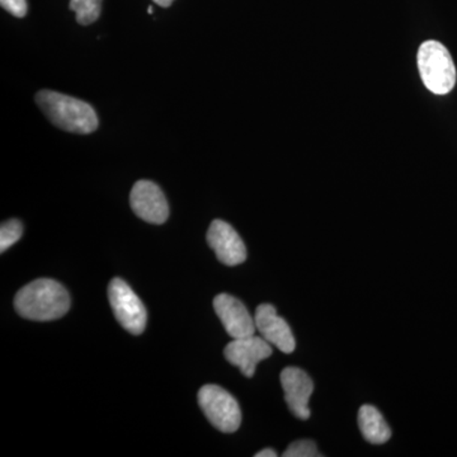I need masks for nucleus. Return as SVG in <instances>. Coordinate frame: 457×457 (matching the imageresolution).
I'll use <instances>...</instances> for the list:
<instances>
[{
    "label": "nucleus",
    "mask_w": 457,
    "mask_h": 457,
    "mask_svg": "<svg viewBox=\"0 0 457 457\" xmlns=\"http://www.w3.org/2000/svg\"><path fill=\"white\" fill-rule=\"evenodd\" d=\"M14 308L21 317L29 320H55L64 317L71 309V296L59 282L38 278L18 291Z\"/></svg>",
    "instance_id": "obj_1"
},
{
    "label": "nucleus",
    "mask_w": 457,
    "mask_h": 457,
    "mask_svg": "<svg viewBox=\"0 0 457 457\" xmlns=\"http://www.w3.org/2000/svg\"><path fill=\"white\" fill-rule=\"evenodd\" d=\"M35 99L50 122L62 130L86 135L98 129L97 113L87 102L54 90H41Z\"/></svg>",
    "instance_id": "obj_2"
},
{
    "label": "nucleus",
    "mask_w": 457,
    "mask_h": 457,
    "mask_svg": "<svg viewBox=\"0 0 457 457\" xmlns=\"http://www.w3.org/2000/svg\"><path fill=\"white\" fill-rule=\"evenodd\" d=\"M418 69L426 88L438 96L447 95L456 84V68L449 50L438 41L420 45Z\"/></svg>",
    "instance_id": "obj_3"
},
{
    "label": "nucleus",
    "mask_w": 457,
    "mask_h": 457,
    "mask_svg": "<svg viewBox=\"0 0 457 457\" xmlns=\"http://www.w3.org/2000/svg\"><path fill=\"white\" fill-rule=\"evenodd\" d=\"M198 404L212 425L224 433H233L242 425V411L237 399L218 385H204L198 392Z\"/></svg>",
    "instance_id": "obj_4"
},
{
    "label": "nucleus",
    "mask_w": 457,
    "mask_h": 457,
    "mask_svg": "<svg viewBox=\"0 0 457 457\" xmlns=\"http://www.w3.org/2000/svg\"><path fill=\"white\" fill-rule=\"evenodd\" d=\"M108 297L119 323L132 335H141L146 327V309L130 286L121 278H113L108 286Z\"/></svg>",
    "instance_id": "obj_5"
},
{
    "label": "nucleus",
    "mask_w": 457,
    "mask_h": 457,
    "mask_svg": "<svg viewBox=\"0 0 457 457\" xmlns=\"http://www.w3.org/2000/svg\"><path fill=\"white\" fill-rule=\"evenodd\" d=\"M130 204L132 212L141 220L161 225L168 220L170 206L163 191L152 180H139L131 189Z\"/></svg>",
    "instance_id": "obj_6"
},
{
    "label": "nucleus",
    "mask_w": 457,
    "mask_h": 457,
    "mask_svg": "<svg viewBox=\"0 0 457 457\" xmlns=\"http://www.w3.org/2000/svg\"><path fill=\"white\" fill-rule=\"evenodd\" d=\"M207 245L225 266H237L246 260V248L236 228L222 220H213L207 231Z\"/></svg>",
    "instance_id": "obj_7"
},
{
    "label": "nucleus",
    "mask_w": 457,
    "mask_h": 457,
    "mask_svg": "<svg viewBox=\"0 0 457 457\" xmlns=\"http://www.w3.org/2000/svg\"><path fill=\"white\" fill-rule=\"evenodd\" d=\"M225 359L240 369L246 378H252L255 372V366L261 361L269 359L272 354L270 343L263 337L249 336L245 338L234 339L228 343L224 351Z\"/></svg>",
    "instance_id": "obj_8"
},
{
    "label": "nucleus",
    "mask_w": 457,
    "mask_h": 457,
    "mask_svg": "<svg viewBox=\"0 0 457 457\" xmlns=\"http://www.w3.org/2000/svg\"><path fill=\"white\" fill-rule=\"evenodd\" d=\"M213 309L222 326L233 339L253 336L257 327L245 303L228 294H220L213 300Z\"/></svg>",
    "instance_id": "obj_9"
},
{
    "label": "nucleus",
    "mask_w": 457,
    "mask_h": 457,
    "mask_svg": "<svg viewBox=\"0 0 457 457\" xmlns=\"http://www.w3.org/2000/svg\"><path fill=\"white\" fill-rule=\"evenodd\" d=\"M281 385L284 387L285 400L291 413L299 420L311 418L309 400L314 390L311 376L302 369L286 368L281 372Z\"/></svg>",
    "instance_id": "obj_10"
},
{
    "label": "nucleus",
    "mask_w": 457,
    "mask_h": 457,
    "mask_svg": "<svg viewBox=\"0 0 457 457\" xmlns=\"http://www.w3.org/2000/svg\"><path fill=\"white\" fill-rule=\"evenodd\" d=\"M254 320L258 332L267 342L284 353H293L296 348L293 332L285 319L278 317L275 306L262 303L255 311Z\"/></svg>",
    "instance_id": "obj_11"
},
{
    "label": "nucleus",
    "mask_w": 457,
    "mask_h": 457,
    "mask_svg": "<svg viewBox=\"0 0 457 457\" xmlns=\"http://www.w3.org/2000/svg\"><path fill=\"white\" fill-rule=\"evenodd\" d=\"M359 427L363 438L372 445H383L392 437V429L374 405H362L359 411Z\"/></svg>",
    "instance_id": "obj_12"
},
{
    "label": "nucleus",
    "mask_w": 457,
    "mask_h": 457,
    "mask_svg": "<svg viewBox=\"0 0 457 457\" xmlns=\"http://www.w3.org/2000/svg\"><path fill=\"white\" fill-rule=\"evenodd\" d=\"M102 2L104 0H71L69 8L74 12L79 25L89 26L101 16Z\"/></svg>",
    "instance_id": "obj_13"
},
{
    "label": "nucleus",
    "mask_w": 457,
    "mask_h": 457,
    "mask_svg": "<svg viewBox=\"0 0 457 457\" xmlns=\"http://www.w3.org/2000/svg\"><path fill=\"white\" fill-rule=\"evenodd\" d=\"M22 234V222L17 220V219H11V220L3 222L2 228H0V252L4 253L8 248L16 245Z\"/></svg>",
    "instance_id": "obj_14"
},
{
    "label": "nucleus",
    "mask_w": 457,
    "mask_h": 457,
    "mask_svg": "<svg viewBox=\"0 0 457 457\" xmlns=\"http://www.w3.org/2000/svg\"><path fill=\"white\" fill-rule=\"evenodd\" d=\"M284 457H320V453L318 451L317 445L312 441L303 440L296 441L291 444L282 453Z\"/></svg>",
    "instance_id": "obj_15"
},
{
    "label": "nucleus",
    "mask_w": 457,
    "mask_h": 457,
    "mask_svg": "<svg viewBox=\"0 0 457 457\" xmlns=\"http://www.w3.org/2000/svg\"><path fill=\"white\" fill-rule=\"evenodd\" d=\"M3 9L9 12L12 16L23 18L27 14L26 0H0Z\"/></svg>",
    "instance_id": "obj_16"
},
{
    "label": "nucleus",
    "mask_w": 457,
    "mask_h": 457,
    "mask_svg": "<svg viewBox=\"0 0 457 457\" xmlns=\"http://www.w3.org/2000/svg\"><path fill=\"white\" fill-rule=\"evenodd\" d=\"M255 457H276L278 456V453H275V451L270 449L262 450L260 453H255Z\"/></svg>",
    "instance_id": "obj_17"
},
{
    "label": "nucleus",
    "mask_w": 457,
    "mask_h": 457,
    "mask_svg": "<svg viewBox=\"0 0 457 457\" xmlns=\"http://www.w3.org/2000/svg\"><path fill=\"white\" fill-rule=\"evenodd\" d=\"M153 2L156 3L158 5H161V7L168 8L170 7L171 3H173L174 0H153Z\"/></svg>",
    "instance_id": "obj_18"
},
{
    "label": "nucleus",
    "mask_w": 457,
    "mask_h": 457,
    "mask_svg": "<svg viewBox=\"0 0 457 457\" xmlns=\"http://www.w3.org/2000/svg\"><path fill=\"white\" fill-rule=\"evenodd\" d=\"M147 12H149V14H153V7L150 5L149 9H147Z\"/></svg>",
    "instance_id": "obj_19"
}]
</instances>
